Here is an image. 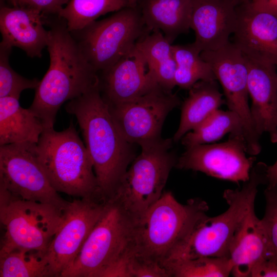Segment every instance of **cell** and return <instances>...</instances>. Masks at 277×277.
Instances as JSON below:
<instances>
[{
    "label": "cell",
    "instance_id": "cell-5",
    "mask_svg": "<svg viewBox=\"0 0 277 277\" xmlns=\"http://www.w3.org/2000/svg\"><path fill=\"white\" fill-rule=\"evenodd\" d=\"M133 219L114 201L106 208L72 264L61 277H126L133 250Z\"/></svg>",
    "mask_w": 277,
    "mask_h": 277
},
{
    "label": "cell",
    "instance_id": "cell-37",
    "mask_svg": "<svg viewBox=\"0 0 277 277\" xmlns=\"http://www.w3.org/2000/svg\"><path fill=\"white\" fill-rule=\"evenodd\" d=\"M138 0H127L129 6L136 7Z\"/></svg>",
    "mask_w": 277,
    "mask_h": 277
},
{
    "label": "cell",
    "instance_id": "cell-20",
    "mask_svg": "<svg viewBox=\"0 0 277 277\" xmlns=\"http://www.w3.org/2000/svg\"><path fill=\"white\" fill-rule=\"evenodd\" d=\"M271 256H274L266 232L253 206L238 228L229 246L228 258L232 266L231 274L236 277H250L257 264Z\"/></svg>",
    "mask_w": 277,
    "mask_h": 277
},
{
    "label": "cell",
    "instance_id": "cell-35",
    "mask_svg": "<svg viewBox=\"0 0 277 277\" xmlns=\"http://www.w3.org/2000/svg\"><path fill=\"white\" fill-rule=\"evenodd\" d=\"M250 3L255 9L266 11L277 16V0H250Z\"/></svg>",
    "mask_w": 277,
    "mask_h": 277
},
{
    "label": "cell",
    "instance_id": "cell-28",
    "mask_svg": "<svg viewBox=\"0 0 277 277\" xmlns=\"http://www.w3.org/2000/svg\"><path fill=\"white\" fill-rule=\"evenodd\" d=\"M129 6L127 0H69L58 14L68 30H81L106 13L117 12Z\"/></svg>",
    "mask_w": 277,
    "mask_h": 277
},
{
    "label": "cell",
    "instance_id": "cell-31",
    "mask_svg": "<svg viewBox=\"0 0 277 277\" xmlns=\"http://www.w3.org/2000/svg\"><path fill=\"white\" fill-rule=\"evenodd\" d=\"M266 210L261 220L266 232L272 253L277 258V187L265 189Z\"/></svg>",
    "mask_w": 277,
    "mask_h": 277
},
{
    "label": "cell",
    "instance_id": "cell-22",
    "mask_svg": "<svg viewBox=\"0 0 277 277\" xmlns=\"http://www.w3.org/2000/svg\"><path fill=\"white\" fill-rule=\"evenodd\" d=\"M44 129L38 117L21 106L18 98L0 97V146L37 144Z\"/></svg>",
    "mask_w": 277,
    "mask_h": 277
},
{
    "label": "cell",
    "instance_id": "cell-40",
    "mask_svg": "<svg viewBox=\"0 0 277 277\" xmlns=\"http://www.w3.org/2000/svg\"><path fill=\"white\" fill-rule=\"evenodd\" d=\"M276 68H277V66H276Z\"/></svg>",
    "mask_w": 277,
    "mask_h": 277
},
{
    "label": "cell",
    "instance_id": "cell-11",
    "mask_svg": "<svg viewBox=\"0 0 277 277\" xmlns=\"http://www.w3.org/2000/svg\"><path fill=\"white\" fill-rule=\"evenodd\" d=\"M201 55L220 83L229 110L241 120L247 153L258 155L261 151L260 136L255 129L248 103V69L243 52L229 42L219 50L202 51Z\"/></svg>",
    "mask_w": 277,
    "mask_h": 277
},
{
    "label": "cell",
    "instance_id": "cell-10",
    "mask_svg": "<svg viewBox=\"0 0 277 277\" xmlns=\"http://www.w3.org/2000/svg\"><path fill=\"white\" fill-rule=\"evenodd\" d=\"M0 185L14 196L60 209L69 202L51 185L39 162L35 143L0 146Z\"/></svg>",
    "mask_w": 277,
    "mask_h": 277
},
{
    "label": "cell",
    "instance_id": "cell-2",
    "mask_svg": "<svg viewBox=\"0 0 277 277\" xmlns=\"http://www.w3.org/2000/svg\"><path fill=\"white\" fill-rule=\"evenodd\" d=\"M65 108L77 120L100 190L103 198L109 201L135 157L134 144L120 131L99 86L69 101Z\"/></svg>",
    "mask_w": 277,
    "mask_h": 277
},
{
    "label": "cell",
    "instance_id": "cell-38",
    "mask_svg": "<svg viewBox=\"0 0 277 277\" xmlns=\"http://www.w3.org/2000/svg\"><path fill=\"white\" fill-rule=\"evenodd\" d=\"M11 6H16V0H6Z\"/></svg>",
    "mask_w": 277,
    "mask_h": 277
},
{
    "label": "cell",
    "instance_id": "cell-9",
    "mask_svg": "<svg viewBox=\"0 0 277 277\" xmlns=\"http://www.w3.org/2000/svg\"><path fill=\"white\" fill-rule=\"evenodd\" d=\"M64 209L14 196L0 185V220L5 229L1 250L20 248L46 252Z\"/></svg>",
    "mask_w": 277,
    "mask_h": 277
},
{
    "label": "cell",
    "instance_id": "cell-12",
    "mask_svg": "<svg viewBox=\"0 0 277 277\" xmlns=\"http://www.w3.org/2000/svg\"><path fill=\"white\" fill-rule=\"evenodd\" d=\"M180 102L176 94L158 86L136 98L108 105L125 138L141 146L162 138L161 132L167 115Z\"/></svg>",
    "mask_w": 277,
    "mask_h": 277
},
{
    "label": "cell",
    "instance_id": "cell-26",
    "mask_svg": "<svg viewBox=\"0 0 277 277\" xmlns=\"http://www.w3.org/2000/svg\"><path fill=\"white\" fill-rule=\"evenodd\" d=\"M172 49L176 64L175 86L189 89L199 81L216 80L211 66L202 57V51L194 43L173 45Z\"/></svg>",
    "mask_w": 277,
    "mask_h": 277
},
{
    "label": "cell",
    "instance_id": "cell-3",
    "mask_svg": "<svg viewBox=\"0 0 277 277\" xmlns=\"http://www.w3.org/2000/svg\"><path fill=\"white\" fill-rule=\"evenodd\" d=\"M208 209L207 203L200 198L183 204L171 191H164L156 203L133 219L132 252L165 268Z\"/></svg>",
    "mask_w": 277,
    "mask_h": 277
},
{
    "label": "cell",
    "instance_id": "cell-30",
    "mask_svg": "<svg viewBox=\"0 0 277 277\" xmlns=\"http://www.w3.org/2000/svg\"><path fill=\"white\" fill-rule=\"evenodd\" d=\"M12 47L1 42L0 44V97H14L19 99L26 89H35L40 81L26 78L11 67L9 57Z\"/></svg>",
    "mask_w": 277,
    "mask_h": 277
},
{
    "label": "cell",
    "instance_id": "cell-16",
    "mask_svg": "<svg viewBox=\"0 0 277 277\" xmlns=\"http://www.w3.org/2000/svg\"><path fill=\"white\" fill-rule=\"evenodd\" d=\"M240 0H192L190 28L202 51L219 50L229 42L238 19Z\"/></svg>",
    "mask_w": 277,
    "mask_h": 277
},
{
    "label": "cell",
    "instance_id": "cell-1",
    "mask_svg": "<svg viewBox=\"0 0 277 277\" xmlns=\"http://www.w3.org/2000/svg\"><path fill=\"white\" fill-rule=\"evenodd\" d=\"M49 26L47 46L50 66L40 81L29 109L42 121L45 128H52L61 106L99 86V74L83 54L58 16H46Z\"/></svg>",
    "mask_w": 277,
    "mask_h": 277
},
{
    "label": "cell",
    "instance_id": "cell-13",
    "mask_svg": "<svg viewBox=\"0 0 277 277\" xmlns=\"http://www.w3.org/2000/svg\"><path fill=\"white\" fill-rule=\"evenodd\" d=\"M108 201L76 198L68 202L46 252L52 276L61 277L73 262L103 214Z\"/></svg>",
    "mask_w": 277,
    "mask_h": 277
},
{
    "label": "cell",
    "instance_id": "cell-32",
    "mask_svg": "<svg viewBox=\"0 0 277 277\" xmlns=\"http://www.w3.org/2000/svg\"><path fill=\"white\" fill-rule=\"evenodd\" d=\"M126 277H170L161 265L131 253L126 265Z\"/></svg>",
    "mask_w": 277,
    "mask_h": 277
},
{
    "label": "cell",
    "instance_id": "cell-33",
    "mask_svg": "<svg viewBox=\"0 0 277 277\" xmlns=\"http://www.w3.org/2000/svg\"><path fill=\"white\" fill-rule=\"evenodd\" d=\"M69 0H16V6L34 9L45 16H58Z\"/></svg>",
    "mask_w": 277,
    "mask_h": 277
},
{
    "label": "cell",
    "instance_id": "cell-34",
    "mask_svg": "<svg viewBox=\"0 0 277 277\" xmlns=\"http://www.w3.org/2000/svg\"><path fill=\"white\" fill-rule=\"evenodd\" d=\"M277 276V258H266L257 264L252 269L250 277Z\"/></svg>",
    "mask_w": 277,
    "mask_h": 277
},
{
    "label": "cell",
    "instance_id": "cell-27",
    "mask_svg": "<svg viewBox=\"0 0 277 277\" xmlns=\"http://www.w3.org/2000/svg\"><path fill=\"white\" fill-rule=\"evenodd\" d=\"M232 133H241L243 135L240 117L229 110L217 109L185 134L181 140L182 145L187 148L195 145L210 144L220 140L227 134Z\"/></svg>",
    "mask_w": 277,
    "mask_h": 277
},
{
    "label": "cell",
    "instance_id": "cell-23",
    "mask_svg": "<svg viewBox=\"0 0 277 277\" xmlns=\"http://www.w3.org/2000/svg\"><path fill=\"white\" fill-rule=\"evenodd\" d=\"M182 104L180 124L173 141L177 142L225 104L216 80L200 81L189 89Z\"/></svg>",
    "mask_w": 277,
    "mask_h": 277
},
{
    "label": "cell",
    "instance_id": "cell-7",
    "mask_svg": "<svg viewBox=\"0 0 277 277\" xmlns=\"http://www.w3.org/2000/svg\"><path fill=\"white\" fill-rule=\"evenodd\" d=\"M173 139L162 138L142 145L110 200L135 219L161 197L177 159L170 151Z\"/></svg>",
    "mask_w": 277,
    "mask_h": 277
},
{
    "label": "cell",
    "instance_id": "cell-18",
    "mask_svg": "<svg viewBox=\"0 0 277 277\" xmlns=\"http://www.w3.org/2000/svg\"><path fill=\"white\" fill-rule=\"evenodd\" d=\"M233 43L245 55L268 60L277 66V16L241 1Z\"/></svg>",
    "mask_w": 277,
    "mask_h": 277
},
{
    "label": "cell",
    "instance_id": "cell-17",
    "mask_svg": "<svg viewBox=\"0 0 277 277\" xmlns=\"http://www.w3.org/2000/svg\"><path fill=\"white\" fill-rule=\"evenodd\" d=\"M146 66L135 46L113 65L101 72L99 88L106 103L114 105L131 100L160 86L146 72Z\"/></svg>",
    "mask_w": 277,
    "mask_h": 277
},
{
    "label": "cell",
    "instance_id": "cell-14",
    "mask_svg": "<svg viewBox=\"0 0 277 277\" xmlns=\"http://www.w3.org/2000/svg\"><path fill=\"white\" fill-rule=\"evenodd\" d=\"M222 143L199 144L186 148L175 167L200 171L208 176L235 183L248 181L255 157H247V146L241 133L229 134Z\"/></svg>",
    "mask_w": 277,
    "mask_h": 277
},
{
    "label": "cell",
    "instance_id": "cell-29",
    "mask_svg": "<svg viewBox=\"0 0 277 277\" xmlns=\"http://www.w3.org/2000/svg\"><path fill=\"white\" fill-rule=\"evenodd\" d=\"M165 268L170 277H227L232 272L228 257H200L169 261Z\"/></svg>",
    "mask_w": 277,
    "mask_h": 277
},
{
    "label": "cell",
    "instance_id": "cell-6",
    "mask_svg": "<svg viewBox=\"0 0 277 277\" xmlns=\"http://www.w3.org/2000/svg\"><path fill=\"white\" fill-rule=\"evenodd\" d=\"M267 166L259 162L253 166L250 177L241 189L225 190L223 197L229 207L224 213L201 217L170 261L200 257H228L230 244L245 216L254 206L258 188L267 184Z\"/></svg>",
    "mask_w": 277,
    "mask_h": 277
},
{
    "label": "cell",
    "instance_id": "cell-19",
    "mask_svg": "<svg viewBox=\"0 0 277 277\" xmlns=\"http://www.w3.org/2000/svg\"><path fill=\"white\" fill-rule=\"evenodd\" d=\"M45 16L34 9L3 5L0 10L2 42L24 50L31 57H41L47 47L49 30L44 27Z\"/></svg>",
    "mask_w": 277,
    "mask_h": 277
},
{
    "label": "cell",
    "instance_id": "cell-8",
    "mask_svg": "<svg viewBox=\"0 0 277 277\" xmlns=\"http://www.w3.org/2000/svg\"><path fill=\"white\" fill-rule=\"evenodd\" d=\"M149 32L137 6H128L106 18L71 32L84 56L98 74L127 54Z\"/></svg>",
    "mask_w": 277,
    "mask_h": 277
},
{
    "label": "cell",
    "instance_id": "cell-4",
    "mask_svg": "<svg viewBox=\"0 0 277 277\" xmlns=\"http://www.w3.org/2000/svg\"><path fill=\"white\" fill-rule=\"evenodd\" d=\"M36 149L39 162L57 192L107 201L100 190L90 154L72 123L61 131L45 128Z\"/></svg>",
    "mask_w": 277,
    "mask_h": 277
},
{
    "label": "cell",
    "instance_id": "cell-15",
    "mask_svg": "<svg viewBox=\"0 0 277 277\" xmlns=\"http://www.w3.org/2000/svg\"><path fill=\"white\" fill-rule=\"evenodd\" d=\"M248 69V90L251 116L261 136L267 132L277 143V68L273 62L244 54Z\"/></svg>",
    "mask_w": 277,
    "mask_h": 277
},
{
    "label": "cell",
    "instance_id": "cell-24",
    "mask_svg": "<svg viewBox=\"0 0 277 277\" xmlns=\"http://www.w3.org/2000/svg\"><path fill=\"white\" fill-rule=\"evenodd\" d=\"M172 46L160 31L145 34L135 45L146 61L148 73L161 87L169 91L176 86V64Z\"/></svg>",
    "mask_w": 277,
    "mask_h": 277
},
{
    "label": "cell",
    "instance_id": "cell-21",
    "mask_svg": "<svg viewBox=\"0 0 277 277\" xmlns=\"http://www.w3.org/2000/svg\"><path fill=\"white\" fill-rule=\"evenodd\" d=\"M136 6L147 30L160 31L171 44L190 28L192 0H138Z\"/></svg>",
    "mask_w": 277,
    "mask_h": 277
},
{
    "label": "cell",
    "instance_id": "cell-25",
    "mask_svg": "<svg viewBox=\"0 0 277 277\" xmlns=\"http://www.w3.org/2000/svg\"><path fill=\"white\" fill-rule=\"evenodd\" d=\"M0 276H52L46 252L20 248L1 250Z\"/></svg>",
    "mask_w": 277,
    "mask_h": 277
},
{
    "label": "cell",
    "instance_id": "cell-39",
    "mask_svg": "<svg viewBox=\"0 0 277 277\" xmlns=\"http://www.w3.org/2000/svg\"><path fill=\"white\" fill-rule=\"evenodd\" d=\"M240 1H246V0H240Z\"/></svg>",
    "mask_w": 277,
    "mask_h": 277
},
{
    "label": "cell",
    "instance_id": "cell-36",
    "mask_svg": "<svg viewBox=\"0 0 277 277\" xmlns=\"http://www.w3.org/2000/svg\"><path fill=\"white\" fill-rule=\"evenodd\" d=\"M267 187H277V160L271 166H268L266 170Z\"/></svg>",
    "mask_w": 277,
    "mask_h": 277
}]
</instances>
